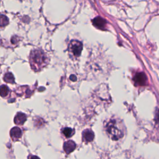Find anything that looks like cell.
<instances>
[{
    "instance_id": "cell-1",
    "label": "cell",
    "mask_w": 159,
    "mask_h": 159,
    "mask_svg": "<svg viewBox=\"0 0 159 159\" xmlns=\"http://www.w3.org/2000/svg\"><path fill=\"white\" fill-rule=\"evenodd\" d=\"M106 132L109 137L114 140H118L124 136V129L119 121L111 120L106 126Z\"/></svg>"
},
{
    "instance_id": "cell-2",
    "label": "cell",
    "mask_w": 159,
    "mask_h": 159,
    "mask_svg": "<svg viewBox=\"0 0 159 159\" xmlns=\"http://www.w3.org/2000/svg\"><path fill=\"white\" fill-rule=\"evenodd\" d=\"M31 59L32 62L38 66L42 65L46 62V57L44 54L39 50H34L31 53Z\"/></svg>"
},
{
    "instance_id": "cell-3",
    "label": "cell",
    "mask_w": 159,
    "mask_h": 159,
    "mask_svg": "<svg viewBox=\"0 0 159 159\" xmlns=\"http://www.w3.org/2000/svg\"><path fill=\"white\" fill-rule=\"evenodd\" d=\"M82 49L83 46L81 43L75 40H71L68 46L69 52L75 57H78L81 54Z\"/></svg>"
},
{
    "instance_id": "cell-4",
    "label": "cell",
    "mask_w": 159,
    "mask_h": 159,
    "mask_svg": "<svg viewBox=\"0 0 159 159\" xmlns=\"http://www.w3.org/2000/svg\"><path fill=\"white\" fill-rule=\"evenodd\" d=\"M134 81L136 85L139 86H143L147 83V77L143 72H139V73L136 74L134 76Z\"/></svg>"
},
{
    "instance_id": "cell-5",
    "label": "cell",
    "mask_w": 159,
    "mask_h": 159,
    "mask_svg": "<svg viewBox=\"0 0 159 159\" xmlns=\"http://www.w3.org/2000/svg\"><path fill=\"white\" fill-rule=\"evenodd\" d=\"M75 148H76V144L74 141L68 140L64 143V151L67 154H69L71 152H73Z\"/></svg>"
},
{
    "instance_id": "cell-6",
    "label": "cell",
    "mask_w": 159,
    "mask_h": 159,
    "mask_svg": "<svg viewBox=\"0 0 159 159\" xmlns=\"http://www.w3.org/2000/svg\"><path fill=\"white\" fill-rule=\"evenodd\" d=\"M93 24L97 28L99 29H104L106 27V22L102 18L98 17L93 20Z\"/></svg>"
},
{
    "instance_id": "cell-7",
    "label": "cell",
    "mask_w": 159,
    "mask_h": 159,
    "mask_svg": "<svg viewBox=\"0 0 159 159\" xmlns=\"http://www.w3.org/2000/svg\"><path fill=\"white\" fill-rule=\"evenodd\" d=\"M10 136L13 140H17L19 139L22 136L21 130L17 127H13L10 131Z\"/></svg>"
},
{
    "instance_id": "cell-8",
    "label": "cell",
    "mask_w": 159,
    "mask_h": 159,
    "mask_svg": "<svg viewBox=\"0 0 159 159\" xmlns=\"http://www.w3.org/2000/svg\"><path fill=\"white\" fill-rule=\"evenodd\" d=\"M26 115L22 112H18L14 118V123L18 125H22L26 121Z\"/></svg>"
},
{
    "instance_id": "cell-9",
    "label": "cell",
    "mask_w": 159,
    "mask_h": 159,
    "mask_svg": "<svg viewBox=\"0 0 159 159\" xmlns=\"http://www.w3.org/2000/svg\"><path fill=\"white\" fill-rule=\"evenodd\" d=\"M83 139L86 142H91L94 139V133L92 131L89 129H86L83 133Z\"/></svg>"
},
{
    "instance_id": "cell-10",
    "label": "cell",
    "mask_w": 159,
    "mask_h": 159,
    "mask_svg": "<svg viewBox=\"0 0 159 159\" xmlns=\"http://www.w3.org/2000/svg\"><path fill=\"white\" fill-rule=\"evenodd\" d=\"M63 134L67 138L71 137L75 133V131L71 128L70 127H65L62 129Z\"/></svg>"
},
{
    "instance_id": "cell-11",
    "label": "cell",
    "mask_w": 159,
    "mask_h": 159,
    "mask_svg": "<svg viewBox=\"0 0 159 159\" xmlns=\"http://www.w3.org/2000/svg\"><path fill=\"white\" fill-rule=\"evenodd\" d=\"M9 90L6 85H2L0 86V96L2 97H6L8 95Z\"/></svg>"
},
{
    "instance_id": "cell-12",
    "label": "cell",
    "mask_w": 159,
    "mask_h": 159,
    "mask_svg": "<svg viewBox=\"0 0 159 159\" xmlns=\"http://www.w3.org/2000/svg\"><path fill=\"white\" fill-rule=\"evenodd\" d=\"M4 80L9 83H14V77L11 73H7L4 77Z\"/></svg>"
},
{
    "instance_id": "cell-13",
    "label": "cell",
    "mask_w": 159,
    "mask_h": 159,
    "mask_svg": "<svg viewBox=\"0 0 159 159\" xmlns=\"http://www.w3.org/2000/svg\"><path fill=\"white\" fill-rule=\"evenodd\" d=\"M9 20L5 15H0V27L6 26L8 24Z\"/></svg>"
},
{
    "instance_id": "cell-14",
    "label": "cell",
    "mask_w": 159,
    "mask_h": 159,
    "mask_svg": "<svg viewBox=\"0 0 159 159\" xmlns=\"http://www.w3.org/2000/svg\"><path fill=\"white\" fill-rule=\"evenodd\" d=\"M70 79L72 81H75L76 80H77V77H76V76L75 75H71L70 76Z\"/></svg>"
},
{
    "instance_id": "cell-15",
    "label": "cell",
    "mask_w": 159,
    "mask_h": 159,
    "mask_svg": "<svg viewBox=\"0 0 159 159\" xmlns=\"http://www.w3.org/2000/svg\"><path fill=\"white\" fill-rule=\"evenodd\" d=\"M29 159H40V158L36 155H30L29 157Z\"/></svg>"
}]
</instances>
